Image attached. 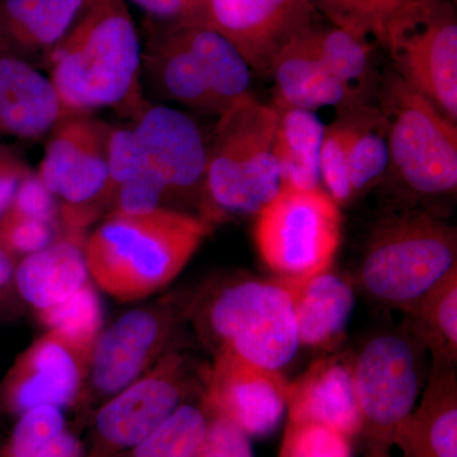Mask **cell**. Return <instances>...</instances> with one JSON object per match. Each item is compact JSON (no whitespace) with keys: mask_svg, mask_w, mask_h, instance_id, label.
<instances>
[{"mask_svg":"<svg viewBox=\"0 0 457 457\" xmlns=\"http://www.w3.org/2000/svg\"><path fill=\"white\" fill-rule=\"evenodd\" d=\"M351 135L348 176L353 197L371 187L390 167L389 145L378 108L368 104L347 108Z\"/></svg>","mask_w":457,"mask_h":457,"instance_id":"cell-27","label":"cell"},{"mask_svg":"<svg viewBox=\"0 0 457 457\" xmlns=\"http://www.w3.org/2000/svg\"><path fill=\"white\" fill-rule=\"evenodd\" d=\"M143 71L162 97L220 116L209 66L187 26L158 27L146 23L141 56Z\"/></svg>","mask_w":457,"mask_h":457,"instance_id":"cell-17","label":"cell"},{"mask_svg":"<svg viewBox=\"0 0 457 457\" xmlns=\"http://www.w3.org/2000/svg\"><path fill=\"white\" fill-rule=\"evenodd\" d=\"M65 234L59 227L7 213L0 222V245L17 261L46 248Z\"/></svg>","mask_w":457,"mask_h":457,"instance_id":"cell-35","label":"cell"},{"mask_svg":"<svg viewBox=\"0 0 457 457\" xmlns=\"http://www.w3.org/2000/svg\"><path fill=\"white\" fill-rule=\"evenodd\" d=\"M92 348L46 330L14 360L0 383V404L18 417L29 409L82 402Z\"/></svg>","mask_w":457,"mask_h":457,"instance_id":"cell-14","label":"cell"},{"mask_svg":"<svg viewBox=\"0 0 457 457\" xmlns=\"http://www.w3.org/2000/svg\"><path fill=\"white\" fill-rule=\"evenodd\" d=\"M407 0H312L319 14L339 27L361 36L380 40L389 18Z\"/></svg>","mask_w":457,"mask_h":457,"instance_id":"cell-32","label":"cell"},{"mask_svg":"<svg viewBox=\"0 0 457 457\" xmlns=\"http://www.w3.org/2000/svg\"><path fill=\"white\" fill-rule=\"evenodd\" d=\"M8 213L62 227L59 201L44 185L36 170L29 171L18 186Z\"/></svg>","mask_w":457,"mask_h":457,"instance_id":"cell-36","label":"cell"},{"mask_svg":"<svg viewBox=\"0 0 457 457\" xmlns=\"http://www.w3.org/2000/svg\"><path fill=\"white\" fill-rule=\"evenodd\" d=\"M312 41L321 62L359 101L365 102L363 88L371 80V45L333 25L312 27Z\"/></svg>","mask_w":457,"mask_h":457,"instance_id":"cell-29","label":"cell"},{"mask_svg":"<svg viewBox=\"0 0 457 457\" xmlns=\"http://www.w3.org/2000/svg\"><path fill=\"white\" fill-rule=\"evenodd\" d=\"M209 420L203 404L186 403L126 457H203Z\"/></svg>","mask_w":457,"mask_h":457,"instance_id":"cell-30","label":"cell"},{"mask_svg":"<svg viewBox=\"0 0 457 457\" xmlns=\"http://www.w3.org/2000/svg\"><path fill=\"white\" fill-rule=\"evenodd\" d=\"M287 392L288 383L278 370L220 350L207 369L203 405L207 413L233 420L251 437H267L284 417Z\"/></svg>","mask_w":457,"mask_h":457,"instance_id":"cell-16","label":"cell"},{"mask_svg":"<svg viewBox=\"0 0 457 457\" xmlns=\"http://www.w3.org/2000/svg\"><path fill=\"white\" fill-rule=\"evenodd\" d=\"M255 216V245L276 278L299 282L330 269L341 243L342 216L324 189L281 186Z\"/></svg>","mask_w":457,"mask_h":457,"instance_id":"cell-7","label":"cell"},{"mask_svg":"<svg viewBox=\"0 0 457 457\" xmlns=\"http://www.w3.org/2000/svg\"><path fill=\"white\" fill-rule=\"evenodd\" d=\"M18 261L0 245V312L13 305L16 299H20L17 295L16 284H14V275H16V267Z\"/></svg>","mask_w":457,"mask_h":457,"instance_id":"cell-40","label":"cell"},{"mask_svg":"<svg viewBox=\"0 0 457 457\" xmlns=\"http://www.w3.org/2000/svg\"><path fill=\"white\" fill-rule=\"evenodd\" d=\"M278 457H352L351 438L319 423L288 420Z\"/></svg>","mask_w":457,"mask_h":457,"instance_id":"cell-34","label":"cell"},{"mask_svg":"<svg viewBox=\"0 0 457 457\" xmlns=\"http://www.w3.org/2000/svg\"><path fill=\"white\" fill-rule=\"evenodd\" d=\"M66 114L49 77L31 62L0 50V134L38 141Z\"/></svg>","mask_w":457,"mask_h":457,"instance_id":"cell-19","label":"cell"},{"mask_svg":"<svg viewBox=\"0 0 457 457\" xmlns=\"http://www.w3.org/2000/svg\"><path fill=\"white\" fill-rule=\"evenodd\" d=\"M207 26L242 54L252 71L270 77L286 45L319 23L312 0H204Z\"/></svg>","mask_w":457,"mask_h":457,"instance_id":"cell-15","label":"cell"},{"mask_svg":"<svg viewBox=\"0 0 457 457\" xmlns=\"http://www.w3.org/2000/svg\"><path fill=\"white\" fill-rule=\"evenodd\" d=\"M189 311L191 303L162 299L131 309L102 328L90 356L83 400L102 404L176 350L174 343Z\"/></svg>","mask_w":457,"mask_h":457,"instance_id":"cell-12","label":"cell"},{"mask_svg":"<svg viewBox=\"0 0 457 457\" xmlns=\"http://www.w3.org/2000/svg\"><path fill=\"white\" fill-rule=\"evenodd\" d=\"M351 128L347 117L324 130L319 152V173L328 194L341 206L353 197L348 176V144Z\"/></svg>","mask_w":457,"mask_h":457,"instance_id":"cell-33","label":"cell"},{"mask_svg":"<svg viewBox=\"0 0 457 457\" xmlns=\"http://www.w3.org/2000/svg\"><path fill=\"white\" fill-rule=\"evenodd\" d=\"M366 457H393L386 447H370V453Z\"/></svg>","mask_w":457,"mask_h":457,"instance_id":"cell-41","label":"cell"},{"mask_svg":"<svg viewBox=\"0 0 457 457\" xmlns=\"http://www.w3.org/2000/svg\"><path fill=\"white\" fill-rule=\"evenodd\" d=\"M111 125L93 113H69L47 135L36 173L56 197L66 233L104 219Z\"/></svg>","mask_w":457,"mask_h":457,"instance_id":"cell-9","label":"cell"},{"mask_svg":"<svg viewBox=\"0 0 457 457\" xmlns=\"http://www.w3.org/2000/svg\"><path fill=\"white\" fill-rule=\"evenodd\" d=\"M457 270V230L431 212L387 216L372 231L359 284L376 302L407 312Z\"/></svg>","mask_w":457,"mask_h":457,"instance_id":"cell-5","label":"cell"},{"mask_svg":"<svg viewBox=\"0 0 457 457\" xmlns=\"http://www.w3.org/2000/svg\"><path fill=\"white\" fill-rule=\"evenodd\" d=\"M207 369L185 352L173 350L145 374L98 405L93 431L98 455L129 453L163 425L188 403L197 389H204Z\"/></svg>","mask_w":457,"mask_h":457,"instance_id":"cell-10","label":"cell"},{"mask_svg":"<svg viewBox=\"0 0 457 457\" xmlns=\"http://www.w3.org/2000/svg\"><path fill=\"white\" fill-rule=\"evenodd\" d=\"M293 295L300 345L330 350L345 336L354 305L347 279L329 270L299 282H286Z\"/></svg>","mask_w":457,"mask_h":457,"instance_id":"cell-24","label":"cell"},{"mask_svg":"<svg viewBox=\"0 0 457 457\" xmlns=\"http://www.w3.org/2000/svg\"><path fill=\"white\" fill-rule=\"evenodd\" d=\"M378 95L390 167L402 185L420 197L455 194L456 123L394 71L384 78Z\"/></svg>","mask_w":457,"mask_h":457,"instance_id":"cell-6","label":"cell"},{"mask_svg":"<svg viewBox=\"0 0 457 457\" xmlns=\"http://www.w3.org/2000/svg\"><path fill=\"white\" fill-rule=\"evenodd\" d=\"M87 0H0V50L31 62L47 57Z\"/></svg>","mask_w":457,"mask_h":457,"instance_id":"cell-23","label":"cell"},{"mask_svg":"<svg viewBox=\"0 0 457 457\" xmlns=\"http://www.w3.org/2000/svg\"><path fill=\"white\" fill-rule=\"evenodd\" d=\"M143 44L125 0H87L46 66L68 113L119 108L129 114L141 97Z\"/></svg>","mask_w":457,"mask_h":457,"instance_id":"cell-2","label":"cell"},{"mask_svg":"<svg viewBox=\"0 0 457 457\" xmlns=\"http://www.w3.org/2000/svg\"><path fill=\"white\" fill-rule=\"evenodd\" d=\"M402 457H457L456 366H432L420 405L399 427Z\"/></svg>","mask_w":457,"mask_h":457,"instance_id":"cell-22","label":"cell"},{"mask_svg":"<svg viewBox=\"0 0 457 457\" xmlns=\"http://www.w3.org/2000/svg\"><path fill=\"white\" fill-rule=\"evenodd\" d=\"M36 317L46 330H56L92 350L104 328L101 302L93 282L59 305L36 312Z\"/></svg>","mask_w":457,"mask_h":457,"instance_id":"cell-31","label":"cell"},{"mask_svg":"<svg viewBox=\"0 0 457 457\" xmlns=\"http://www.w3.org/2000/svg\"><path fill=\"white\" fill-rule=\"evenodd\" d=\"M7 457H84L80 441L66 425L62 409H29L18 418Z\"/></svg>","mask_w":457,"mask_h":457,"instance_id":"cell-28","label":"cell"},{"mask_svg":"<svg viewBox=\"0 0 457 457\" xmlns=\"http://www.w3.org/2000/svg\"><path fill=\"white\" fill-rule=\"evenodd\" d=\"M189 317L213 351L281 371L299 351L293 295L282 279L237 278L191 303Z\"/></svg>","mask_w":457,"mask_h":457,"instance_id":"cell-3","label":"cell"},{"mask_svg":"<svg viewBox=\"0 0 457 457\" xmlns=\"http://www.w3.org/2000/svg\"><path fill=\"white\" fill-rule=\"evenodd\" d=\"M203 457H254L252 437L228 418L210 414Z\"/></svg>","mask_w":457,"mask_h":457,"instance_id":"cell-38","label":"cell"},{"mask_svg":"<svg viewBox=\"0 0 457 457\" xmlns=\"http://www.w3.org/2000/svg\"><path fill=\"white\" fill-rule=\"evenodd\" d=\"M288 420L319 423L351 440L361 435L362 420L353 380V354L338 353L312 363L288 384Z\"/></svg>","mask_w":457,"mask_h":457,"instance_id":"cell-18","label":"cell"},{"mask_svg":"<svg viewBox=\"0 0 457 457\" xmlns=\"http://www.w3.org/2000/svg\"><path fill=\"white\" fill-rule=\"evenodd\" d=\"M420 345L407 332L380 333L353 354V380L370 447L390 449L423 389Z\"/></svg>","mask_w":457,"mask_h":457,"instance_id":"cell-11","label":"cell"},{"mask_svg":"<svg viewBox=\"0 0 457 457\" xmlns=\"http://www.w3.org/2000/svg\"><path fill=\"white\" fill-rule=\"evenodd\" d=\"M314 26L288 42L272 66L275 110L314 111L326 106L352 108L365 104L321 62L312 41Z\"/></svg>","mask_w":457,"mask_h":457,"instance_id":"cell-20","label":"cell"},{"mask_svg":"<svg viewBox=\"0 0 457 457\" xmlns=\"http://www.w3.org/2000/svg\"><path fill=\"white\" fill-rule=\"evenodd\" d=\"M405 332L431 353L433 366H456L457 270L407 312Z\"/></svg>","mask_w":457,"mask_h":457,"instance_id":"cell-25","label":"cell"},{"mask_svg":"<svg viewBox=\"0 0 457 457\" xmlns=\"http://www.w3.org/2000/svg\"><path fill=\"white\" fill-rule=\"evenodd\" d=\"M394 73L457 122V16L449 0H407L378 40Z\"/></svg>","mask_w":457,"mask_h":457,"instance_id":"cell-8","label":"cell"},{"mask_svg":"<svg viewBox=\"0 0 457 457\" xmlns=\"http://www.w3.org/2000/svg\"><path fill=\"white\" fill-rule=\"evenodd\" d=\"M213 222L197 213L162 209L113 212L84 239L90 279L119 302H140L187 266Z\"/></svg>","mask_w":457,"mask_h":457,"instance_id":"cell-1","label":"cell"},{"mask_svg":"<svg viewBox=\"0 0 457 457\" xmlns=\"http://www.w3.org/2000/svg\"><path fill=\"white\" fill-rule=\"evenodd\" d=\"M146 16L147 25L182 27L207 25L204 0H125Z\"/></svg>","mask_w":457,"mask_h":457,"instance_id":"cell-37","label":"cell"},{"mask_svg":"<svg viewBox=\"0 0 457 457\" xmlns=\"http://www.w3.org/2000/svg\"><path fill=\"white\" fill-rule=\"evenodd\" d=\"M130 128L167 189L168 204L188 212L197 207L203 216L206 203L209 141L187 113L164 104L141 102L131 113Z\"/></svg>","mask_w":457,"mask_h":457,"instance_id":"cell-13","label":"cell"},{"mask_svg":"<svg viewBox=\"0 0 457 457\" xmlns=\"http://www.w3.org/2000/svg\"><path fill=\"white\" fill-rule=\"evenodd\" d=\"M31 170L13 147L0 144V222L11 209L18 186Z\"/></svg>","mask_w":457,"mask_h":457,"instance_id":"cell-39","label":"cell"},{"mask_svg":"<svg viewBox=\"0 0 457 457\" xmlns=\"http://www.w3.org/2000/svg\"><path fill=\"white\" fill-rule=\"evenodd\" d=\"M275 155L281 186L299 189L319 187V152L326 126L314 111H278Z\"/></svg>","mask_w":457,"mask_h":457,"instance_id":"cell-26","label":"cell"},{"mask_svg":"<svg viewBox=\"0 0 457 457\" xmlns=\"http://www.w3.org/2000/svg\"><path fill=\"white\" fill-rule=\"evenodd\" d=\"M278 111L253 96L219 116L207 153L204 219L257 215L278 194Z\"/></svg>","mask_w":457,"mask_h":457,"instance_id":"cell-4","label":"cell"},{"mask_svg":"<svg viewBox=\"0 0 457 457\" xmlns=\"http://www.w3.org/2000/svg\"><path fill=\"white\" fill-rule=\"evenodd\" d=\"M84 239V233H65L46 248L18 261L17 295L35 312L59 305L92 282Z\"/></svg>","mask_w":457,"mask_h":457,"instance_id":"cell-21","label":"cell"}]
</instances>
